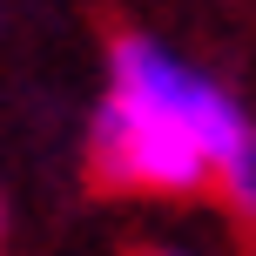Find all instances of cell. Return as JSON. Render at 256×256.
<instances>
[{"instance_id": "obj_1", "label": "cell", "mask_w": 256, "mask_h": 256, "mask_svg": "<svg viewBox=\"0 0 256 256\" xmlns=\"http://www.w3.org/2000/svg\"><path fill=\"white\" fill-rule=\"evenodd\" d=\"M88 155L108 189L196 196L202 182H216L256 222V122L236 108V94H222L148 34L115 40Z\"/></svg>"}, {"instance_id": "obj_2", "label": "cell", "mask_w": 256, "mask_h": 256, "mask_svg": "<svg viewBox=\"0 0 256 256\" xmlns=\"http://www.w3.org/2000/svg\"><path fill=\"white\" fill-rule=\"evenodd\" d=\"M148 256H189V250H148Z\"/></svg>"}]
</instances>
